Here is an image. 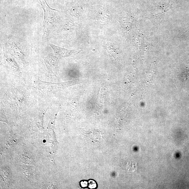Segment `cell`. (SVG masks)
Returning a JSON list of instances; mask_svg holds the SVG:
<instances>
[{
    "mask_svg": "<svg viewBox=\"0 0 189 189\" xmlns=\"http://www.w3.org/2000/svg\"><path fill=\"white\" fill-rule=\"evenodd\" d=\"M42 6L44 13V19L43 25V34L42 41L44 42L47 38L50 32L54 25L55 18L54 11L56 10L51 8L48 4L46 0H38Z\"/></svg>",
    "mask_w": 189,
    "mask_h": 189,
    "instance_id": "obj_1",
    "label": "cell"
},
{
    "mask_svg": "<svg viewBox=\"0 0 189 189\" xmlns=\"http://www.w3.org/2000/svg\"><path fill=\"white\" fill-rule=\"evenodd\" d=\"M80 81L75 80L72 81L61 83H52L42 81L40 80L37 81V84L39 90L43 92H55L61 89H63L76 85Z\"/></svg>",
    "mask_w": 189,
    "mask_h": 189,
    "instance_id": "obj_2",
    "label": "cell"
},
{
    "mask_svg": "<svg viewBox=\"0 0 189 189\" xmlns=\"http://www.w3.org/2000/svg\"><path fill=\"white\" fill-rule=\"evenodd\" d=\"M58 58L53 54H49L44 59V63L50 73L55 74L58 66Z\"/></svg>",
    "mask_w": 189,
    "mask_h": 189,
    "instance_id": "obj_3",
    "label": "cell"
},
{
    "mask_svg": "<svg viewBox=\"0 0 189 189\" xmlns=\"http://www.w3.org/2000/svg\"><path fill=\"white\" fill-rule=\"evenodd\" d=\"M51 47L52 48L53 51H54L55 56L58 59L59 58L65 57L72 56L75 54L76 51H74L69 50L58 47L52 44H49Z\"/></svg>",
    "mask_w": 189,
    "mask_h": 189,
    "instance_id": "obj_4",
    "label": "cell"
}]
</instances>
